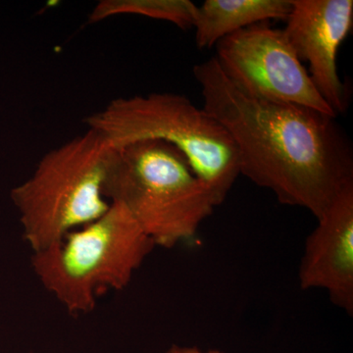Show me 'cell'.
I'll return each instance as SVG.
<instances>
[{
	"instance_id": "3957f363",
	"label": "cell",
	"mask_w": 353,
	"mask_h": 353,
	"mask_svg": "<svg viewBox=\"0 0 353 353\" xmlns=\"http://www.w3.org/2000/svg\"><path fill=\"white\" fill-rule=\"evenodd\" d=\"M83 124L115 148L148 139L176 146L217 205L225 201L241 175L233 139L214 118L185 95L152 92L118 97L88 115Z\"/></svg>"
},
{
	"instance_id": "30bf717a",
	"label": "cell",
	"mask_w": 353,
	"mask_h": 353,
	"mask_svg": "<svg viewBox=\"0 0 353 353\" xmlns=\"http://www.w3.org/2000/svg\"><path fill=\"white\" fill-rule=\"evenodd\" d=\"M196 4L190 0H101L88 15V24H97L120 15H138L166 21L182 30L194 26Z\"/></svg>"
},
{
	"instance_id": "9c48e42d",
	"label": "cell",
	"mask_w": 353,
	"mask_h": 353,
	"mask_svg": "<svg viewBox=\"0 0 353 353\" xmlns=\"http://www.w3.org/2000/svg\"><path fill=\"white\" fill-rule=\"evenodd\" d=\"M292 0H206L196 6L197 48H211L234 32L270 20H285Z\"/></svg>"
},
{
	"instance_id": "277c9868",
	"label": "cell",
	"mask_w": 353,
	"mask_h": 353,
	"mask_svg": "<svg viewBox=\"0 0 353 353\" xmlns=\"http://www.w3.org/2000/svg\"><path fill=\"white\" fill-rule=\"evenodd\" d=\"M157 248L119 202L97 220L32 252V267L44 289L71 314H87L111 290H122Z\"/></svg>"
},
{
	"instance_id": "6da1fadb",
	"label": "cell",
	"mask_w": 353,
	"mask_h": 353,
	"mask_svg": "<svg viewBox=\"0 0 353 353\" xmlns=\"http://www.w3.org/2000/svg\"><path fill=\"white\" fill-rule=\"evenodd\" d=\"M202 108L233 139L241 175L271 190L285 205L319 220L353 185V150L336 117L296 104L245 94L215 57L194 67Z\"/></svg>"
},
{
	"instance_id": "8fae6325",
	"label": "cell",
	"mask_w": 353,
	"mask_h": 353,
	"mask_svg": "<svg viewBox=\"0 0 353 353\" xmlns=\"http://www.w3.org/2000/svg\"><path fill=\"white\" fill-rule=\"evenodd\" d=\"M165 353H225L219 350H202L196 347H181V345H172Z\"/></svg>"
},
{
	"instance_id": "7a4b0ae2",
	"label": "cell",
	"mask_w": 353,
	"mask_h": 353,
	"mask_svg": "<svg viewBox=\"0 0 353 353\" xmlns=\"http://www.w3.org/2000/svg\"><path fill=\"white\" fill-rule=\"evenodd\" d=\"M104 196L123 204L154 245L164 248L194 239L218 206L183 153L155 139L116 148Z\"/></svg>"
},
{
	"instance_id": "ba28073f",
	"label": "cell",
	"mask_w": 353,
	"mask_h": 353,
	"mask_svg": "<svg viewBox=\"0 0 353 353\" xmlns=\"http://www.w3.org/2000/svg\"><path fill=\"white\" fill-rule=\"evenodd\" d=\"M305 241L301 290H327L334 305L353 314V185L336 197Z\"/></svg>"
},
{
	"instance_id": "8992f818",
	"label": "cell",
	"mask_w": 353,
	"mask_h": 353,
	"mask_svg": "<svg viewBox=\"0 0 353 353\" xmlns=\"http://www.w3.org/2000/svg\"><path fill=\"white\" fill-rule=\"evenodd\" d=\"M215 48L220 69L245 94L336 117L283 30L274 29L268 22L259 23L221 39Z\"/></svg>"
},
{
	"instance_id": "5b68a950",
	"label": "cell",
	"mask_w": 353,
	"mask_h": 353,
	"mask_svg": "<svg viewBox=\"0 0 353 353\" xmlns=\"http://www.w3.org/2000/svg\"><path fill=\"white\" fill-rule=\"evenodd\" d=\"M116 148L94 130L53 148L11 192L32 252L101 217L110 206L104 185Z\"/></svg>"
},
{
	"instance_id": "52a82bcc",
	"label": "cell",
	"mask_w": 353,
	"mask_h": 353,
	"mask_svg": "<svg viewBox=\"0 0 353 353\" xmlns=\"http://www.w3.org/2000/svg\"><path fill=\"white\" fill-rule=\"evenodd\" d=\"M283 29L323 99L336 117L347 112L350 94L336 66L339 50L353 26L352 0H292Z\"/></svg>"
}]
</instances>
